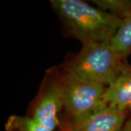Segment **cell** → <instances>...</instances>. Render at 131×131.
<instances>
[{
	"label": "cell",
	"mask_w": 131,
	"mask_h": 131,
	"mask_svg": "<svg viewBox=\"0 0 131 131\" xmlns=\"http://www.w3.org/2000/svg\"><path fill=\"white\" fill-rule=\"evenodd\" d=\"M50 5L67 31L82 44L108 42L122 20L81 0H51Z\"/></svg>",
	"instance_id": "6da1fadb"
},
{
	"label": "cell",
	"mask_w": 131,
	"mask_h": 131,
	"mask_svg": "<svg viewBox=\"0 0 131 131\" xmlns=\"http://www.w3.org/2000/svg\"><path fill=\"white\" fill-rule=\"evenodd\" d=\"M110 41L82 44L80 51L64 66L84 80L108 86L117 79L122 62Z\"/></svg>",
	"instance_id": "7a4b0ae2"
},
{
	"label": "cell",
	"mask_w": 131,
	"mask_h": 131,
	"mask_svg": "<svg viewBox=\"0 0 131 131\" xmlns=\"http://www.w3.org/2000/svg\"><path fill=\"white\" fill-rule=\"evenodd\" d=\"M55 74L69 119L86 116L107 105L103 99L105 86L84 80L64 67L61 73Z\"/></svg>",
	"instance_id": "3957f363"
},
{
	"label": "cell",
	"mask_w": 131,
	"mask_h": 131,
	"mask_svg": "<svg viewBox=\"0 0 131 131\" xmlns=\"http://www.w3.org/2000/svg\"><path fill=\"white\" fill-rule=\"evenodd\" d=\"M64 108L61 88L56 74L49 77L33 108L32 116L42 125L55 130L59 127V114Z\"/></svg>",
	"instance_id": "277c9868"
},
{
	"label": "cell",
	"mask_w": 131,
	"mask_h": 131,
	"mask_svg": "<svg viewBox=\"0 0 131 131\" xmlns=\"http://www.w3.org/2000/svg\"><path fill=\"white\" fill-rule=\"evenodd\" d=\"M129 112L106 105L76 119H67L72 131H121Z\"/></svg>",
	"instance_id": "5b68a950"
},
{
	"label": "cell",
	"mask_w": 131,
	"mask_h": 131,
	"mask_svg": "<svg viewBox=\"0 0 131 131\" xmlns=\"http://www.w3.org/2000/svg\"><path fill=\"white\" fill-rule=\"evenodd\" d=\"M103 99L108 106L131 113V66L126 60L117 79L106 87Z\"/></svg>",
	"instance_id": "8992f818"
},
{
	"label": "cell",
	"mask_w": 131,
	"mask_h": 131,
	"mask_svg": "<svg viewBox=\"0 0 131 131\" xmlns=\"http://www.w3.org/2000/svg\"><path fill=\"white\" fill-rule=\"evenodd\" d=\"M110 42L119 56L126 60L131 53V13L122 20Z\"/></svg>",
	"instance_id": "52a82bcc"
},
{
	"label": "cell",
	"mask_w": 131,
	"mask_h": 131,
	"mask_svg": "<svg viewBox=\"0 0 131 131\" xmlns=\"http://www.w3.org/2000/svg\"><path fill=\"white\" fill-rule=\"evenodd\" d=\"M6 131H53L31 117L11 115L5 125Z\"/></svg>",
	"instance_id": "ba28073f"
},
{
	"label": "cell",
	"mask_w": 131,
	"mask_h": 131,
	"mask_svg": "<svg viewBox=\"0 0 131 131\" xmlns=\"http://www.w3.org/2000/svg\"><path fill=\"white\" fill-rule=\"evenodd\" d=\"M108 13L114 15L120 19H125L131 13V1L128 0H93L92 1Z\"/></svg>",
	"instance_id": "9c48e42d"
},
{
	"label": "cell",
	"mask_w": 131,
	"mask_h": 131,
	"mask_svg": "<svg viewBox=\"0 0 131 131\" xmlns=\"http://www.w3.org/2000/svg\"><path fill=\"white\" fill-rule=\"evenodd\" d=\"M58 128H59L60 131H72L70 125H69V121L66 117L61 118V124H60V126Z\"/></svg>",
	"instance_id": "30bf717a"
},
{
	"label": "cell",
	"mask_w": 131,
	"mask_h": 131,
	"mask_svg": "<svg viewBox=\"0 0 131 131\" xmlns=\"http://www.w3.org/2000/svg\"><path fill=\"white\" fill-rule=\"evenodd\" d=\"M121 131H131V118L130 119L127 120Z\"/></svg>",
	"instance_id": "8fae6325"
},
{
	"label": "cell",
	"mask_w": 131,
	"mask_h": 131,
	"mask_svg": "<svg viewBox=\"0 0 131 131\" xmlns=\"http://www.w3.org/2000/svg\"><path fill=\"white\" fill-rule=\"evenodd\" d=\"M130 115H131V113H130ZM130 118H131V117H130Z\"/></svg>",
	"instance_id": "7c38bea8"
}]
</instances>
